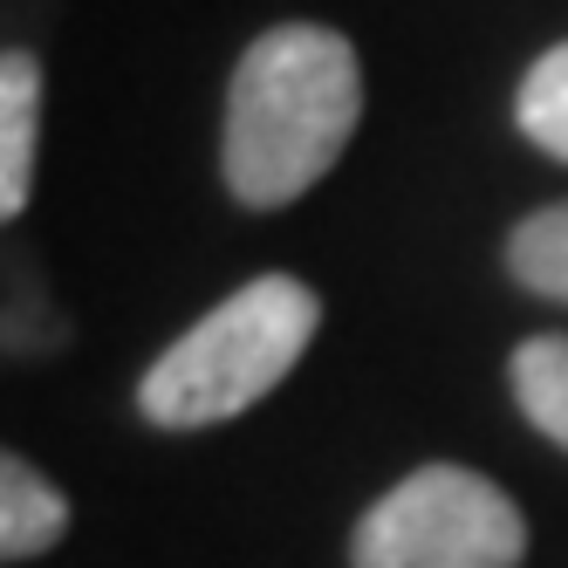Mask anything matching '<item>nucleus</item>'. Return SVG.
Wrapping results in <instances>:
<instances>
[{
  "instance_id": "f257e3e1",
  "label": "nucleus",
  "mask_w": 568,
  "mask_h": 568,
  "mask_svg": "<svg viewBox=\"0 0 568 568\" xmlns=\"http://www.w3.org/2000/svg\"><path fill=\"white\" fill-rule=\"evenodd\" d=\"M363 116V62L349 34L322 21H281L240 55L226 83L220 172L247 213L295 206L356 138Z\"/></svg>"
},
{
  "instance_id": "f03ea898",
  "label": "nucleus",
  "mask_w": 568,
  "mask_h": 568,
  "mask_svg": "<svg viewBox=\"0 0 568 568\" xmlns=\"http://www.w3.org/2000/svg\"><path fill=\"white\" fill-rule=\"evenodd\" d=\"M322 329V295L295 274H261L247 288H233L213 315H199L192 329L144 371L138 412L158 432H199L226 425L281 384L302 363V349Z\"/></svg>"
},
{
  "instance_id": "7ed1b4c3",
  "label": "nucleus",
  "mask_w": 568,
  "mask_h": 568,
  "mask_svg": "<svg viewBox=\"0 0 568 568\" xmlns=\"http://www.w3.org/2000/svg\"><path fill=\"white\" fill-rule=\"evenodd\" d=\"M527 520L486 473L432 459L356 520L349 568H520Z\"/></svg>"
},
{
  "instance_id": "20e7f679",
  "label": "nucleus",
  "mask_w": 568,
  "mask_h": 568,
  "mask_svg": "<svg viewBox=\"0 0 568 568\" xmlns=\"http://www.w3.org/2000/svg\"><path fill=\"white\" fill-rule=\"evenodd\" d=\"M34 151H42V62L8 49L0 55V226L28 213Z\"/></svg>"
},
{
  "instance_id": "39448f33",
  "label": "nucleus",
  "mask_w": 568,
  "mask_h": 568,
  "mask_svg": "<svg viewBox=\"0 0 568 568\" xmlns=\"http://www.w3.org/2000/svg\"><path fill=\"white\" fill-rule=\"evenodd\" d=\"M69 535V494L21 453L0 445V568L34 561Z\"/></svg>"
},
{
  "instance_id": "423d86ee",
  "label": "nucleus",
  "mask_w": 568,
  "mask_h": 568,
  "mask_svg": "<svg viewBox=\"0 0 568 568\" xmlns=\"http://www.w3.org/2000/svg\"><path fill=\"white\" fill-rule=\"evenodd\" d=\"M520 418L568 453V336H527L507 363Z\"/></svg>"
},
{
  "instance_id": "0eeeda50",
  "label": "nucleus",
  "mask_w": 568,
  "mask_h": 568,
  "mask_svg": "<svg viewBox=\"0 0 568 568\" xmlns=\"http://www.w3.org/2000/svg\"><path fill=\"white\" fill-rule=\"evenodd\" d=\"M507 274L520 281L527 295H548V302H568V199L527 213L514 233H507Z\"/></svg>"
},
{
  "instance_id": "6e6552de",
  "label": "nucleus",
  "mask_w": 568,
  "mask_h": 568,
  "mask_svg": "<svg viewBox=\"0 0 568 568\" xmlns=\"http://www.w3.org/2000/svg\"><path fill=\"white\" fill-rule=\"evenodd\" d=\"M514 124L520 138L568 165V42H555L514 90Z\"/></svg>"
}]
</instances>
